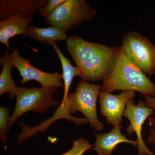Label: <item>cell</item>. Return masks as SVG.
Segmentation results:
<instances>
[{"instance_id": "6da1fadb", "label": "cell", "mask_w": 155, "mask_h": 155, "mask_svg": "<svg viewBox=\"0 0 155 155\" xmlns=\"http://www.w3.org/2000/svg\"><path fill=\"white\" fill-rule=\"evenodd\" d=\"M67 51L79 72V77L86 81H104L112 71L120 46H108L92 42L76 35L67 41Z\"/></svg>"}, {"instance_id": "7a4b0ae2", "label": "cell", "mask_w": 155, "mask_h": 155, "mask_svg": "<svg viewBox=\"0 0 155 155\" xmlns=\"http://www.w3.org/2000/svg\"><path fill=\"white\" fill-rule=\"evenodd\" d=\"M134 91L144 97L155 96V84L132 61L122 46L110 75L103 81L101 91Z\"/></svg>"}, {"instance_id": "3957f363", "label": "cell", "mask_w": 155, "mask_h": 155, "mask_svg": "<svg viewBox=\"0 0 155 155\" xmlns=\"http://www.w3.org/2000/svg\"><path fill=\"white\" fill-rule=\"evenodd\" d=\"M57 91L58 88L55 87H18L16 94V105L10 117L8 134L14 122L25 113L33 111L44 114L50 108L58 106L59 102L54 98Z\"/></svg>"}, {"instance_id": "277c9868", "label": "cell", "mask_w": 155, "mask_h": 155, "mask_svg": "<svg viewBox=\"0 0 155 155\" xmlns=\"http://www.w3.org/2000/svg\"><path fill=\"white\" fill-rule=\"evenodd\" d=\"M97 14L96 9L85 0H65L45 19L51 26L67 32L84 21H91Z\"/></svg>"}, {"instance_id": "5b68a950", "label": "cell", "mask_w": 155, "mask_h": 155, "mask_svg": "<svg viewBox=\"0 0 155 155\" xmlns=\"http://www.w3.org/2000/svg\"><path fill=\"white\" fill-rule=\"evenodd\" d=\"M101 90V85L94 84L81 80L78 82L74 93L69 94L67 101L70 114L79 112L85 116L90 124L98 132L102 131L104 125L98 119L97 101Z\"/></svg>"}, {"instance_id": "8992f818", "label": "cell", "mask_w": 155, "mask_h": 155, "mask_svg": "<svg viewBox=\"0 0 155 155\" xmlns=\"http://www.w3.org/2000/svg\"><path fill=\"white\" fill-rule=\"evenodd\" d=\"M122 47L128 57L148 76L155 74V45L137 31L122 36Z\"/></svg>"}, {"instance_id": "52a82bcc", "label": "cell", "mask_w": 155, "mask_h": 155, "mask_svg": "<svg viewBox=\"0 0 155 155\" xmlns=\"http://www.w3.org/2000/svg\"><path fill=\"white\" fill-rule=\"evenodd\" d=\"M10 58L14 67L17 69L22 77L20 81L21 84H25L30 81L34 80L40 84L42 87H64L62 83V74L58 72L48 73L38 69L31 64L30 60L20 55L17 49L13 50Z\"/></svg>"}, {"instance_id": "ba28073f", "label": "cell", "mask_w": 155, "mask_h": 155, "mask_svg": "<svg viewBox=\"0 0 155 155\" xmlns=\"http://www.w3.org/2000/svg\"><path fill=\"white\" fill-rule=\"evenodd\" d=\"M136 92L124 91L119 94L101 91L99 96L100 112L110 125H121L127 103L133 101Z\"/></svg>"}, {"instance_id": "9c48e42d", "label": "cell", "mask_w": 155, "mask_h": 155, "mask_svg": "<svg viewBox=\"0 0 155 155\" xmlns=\"http://www.w3.org/2000/svg\"><path fill=\"white\" fill-rule=\"evenodd\" d=\"M153 112V109L146 106L144 101H139L138 104L135 105L133 101H131L127 103L126 106L124 116L130 122L127 127V132L129 134H136L138 155H155L147 147L142 135L145 121L152 115Z\"/></svg>"}, {"instance_id": "30bf717a", "label": "cell", "mask_w": 155, "mask_h": 155, "mask_svg": "<svg viewBox=\"0 0 155 155\" xmlns=\"http://www.w3.org/2000/svg\"><path fill=\"white\" fill-rule=\"evenodd\" d=\"M66 119L74 123L76 126H81L89 122L86 118H79L72 116L69 112L67 100L62 101L61 105L51 118L35 127L28 126L23 122H17V125L22 128V131L17 137V144L23 143L28 139L36 135L38 132H44L53 122L59 119Z\"/></svg>"}, {"instance_id": "8fae6325", "label": "cell", "mask_w": 155, "mask_h": 155, "mask_svg": "<svg viewBox=\"0 0 155 155\" xmlns=\"http://www.w3.org/2000/svg\"><path fill=\"white\" fill-rule=\"evenodd\" d=\"M48 0H1L0 20L14 16L33 19Z\"/></svg>"}, {"instance_id": "7c38bea8", "label": "cell", "mask_w": 155, "mask_h": 155, "mask_svg": "<svg viewBox=\"0 0 155 155\" xmlns=\"http://www.w3.org/2000/svg\"><path fill=\"white\" fill-rule=\"evenodd\" d=\"M122 127L121 125H115L108 133H95L96 140L93 149L98 155H112L117 146L122 143H129L137 147L136 140L128 139L122 134Z\"/></svg>"}, {"instance_id": "4fadbf2b", "label": "cell", "mask_w": 155, "mask_h": 155, "mask_svg": "<svg viewBox=\"0 0 155 155\" xmlns=\"http://www.w3.org/2000/svg\"><path fill=\"white\" fill-rule=\"evenodd\" d=\"M33 19L12 16L0 22V42L10 48L9 40L16 35L27 37V29Z\"/></svg>"}, {"instance_id": "5bb4252c", "label": "cell", "mask_w": 155, "mask_h": 155, "mask_svg": "<svg viewBox=\"0 0 155 155\" xmlns=\"http://www.w3.org/2000/svg\"><path fill=\"white\" fill-rule=\"evenodd\" d=\"M9 49L7 48L4 55L0 58V63L3 66L0 75V95L7 93L9 98L14 99L18 87L11 76V69L14 66L9 54Z\"/></svg>"}, {"instance_id": "9a60e30c", "label": "cell", "mask_w": 155, "mask_h": 155, "mask_svg": "<svg viewBox=\"0 0 155 155\" xmlns=\"http://www.w3.org/2000/svg\"><path fill=\"white\" fill-rule=\"evenodd\" d=\"M27 35L41 43H47L48 45L52 42L58 41H67L69 37L66 32L55 26L38 28L34 25H28L27 29Z\"/></svg>"}, {"instance_id": "2e32d148", "label": "cell", "mask_w": 155, "mask_h": 155, "mask_svg": "<svg viewBox=\"0 0 155 155\" xmlns=\"http://www.w3.org/2000/svg\"><path fill=\"white\" fill-rule=\"evenodd\" d=\"M50 45L53 47L60 59L62 70L63 79L64 81V94L62 101H66L68 96L69 88L72 84L73 78L75 76L79 77V72L77 67H74L70 60L63 54L56 42H52Z\"/></svg>"}, {"instance_id": "e0dca14e", "label": "cell", "mask_w": 155, "mask_h": 155, "mask_svg": "<svg viewBox=\"0 0 155 155\" xmlns=\"http://www.w3.org/2000/svg\"><path fill=\"white\" fill-rule=\"evenodd\" d=\"M10 111L11 110L8 108L0 107V138L5 145L7 143L6 134L8 129Z\"/></svg>"}, {"instance_id": "ac0fdd59", "label": "cell", "mask_w": 155, "mask_h": 155, "mask_svg": "<svg viewBox=\"0 0 155 155\" xmlns=\"http://www.w3.org/2000/svg\"><path fill=\"white\" fill-rule=\"evenodd\" d=\"M92 147L93 145L91 144L88 140L81 137L79 139L73 140L72 148L61 155H83Z\"/></svg>"}, {"instance_id": "d6986e66", "label": "cell", "mask_w": 155, "mask_h": 155, "mask_svg": "<svg viewBox=\"0 0 155 155\" xmlns=\"http://www.w3.org/2000/svg\"><path fill=\"white\" fill-rule=\"evenodd\" d=\"M65 0H48L47 3L40 10L42 16L45 18L50 16L57 8Z\"/></svg>"}, {"instance_id": "ffe728a7", "label": "cell", "mask_w": 155, "mask_h": 155, "mask_svg": "<svg viewBox=\"0 0 155 155\" xmlns=\"http://www.w3.org/2000/svg\"><path fill=\"white\" fill-rule=\"evenodd\" d=\"M144 101L145 104L147 107L152 108L155 111V96H147L145 97ZM150 127H152L155 130V117H150L149 119Z\"/></svg>"}, {"instance_id": "44dd1931", "label": "cell", "mask_w": 155, "mask_h": 155, "mask_svg": "<svg viewBox=\"0 0 155 155\" xmlns=\"http://www.w3.org/2000/svg\"><path fill=\"white\" fill-rule=\"evenodd\" d=\"M147 140L150 143L155 145V130L151 127L150 129Z\"/></svg>"}, {"instance_id": "7402d4cb", "label": "cell", "mask_w": 155, "mask_h": 155, "mask_svg": "<svg viewBox=\"0 0 155 155\" xmlns=\"http://www.w3.org/2000/svg\"></svg>"}]
</instances>
